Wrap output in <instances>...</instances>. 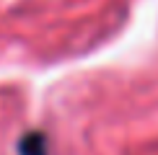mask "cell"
I'll return each mask as SVG.
<instances>
[{"label":"cell","instance_id":"6da1fadb","mask_svg":"<svg viewBox=\"0 0 158 155\" xmlns=\"http://www.w3.org/2000/svg\"><path fill=\"white\" fill-rule=\"evenodd\" d=\"M18 153L21 155H49L44 132H29L26 137H21V142H18Z\"/></svg>","mask_w":158,"mask_h":155}]
</instances>
